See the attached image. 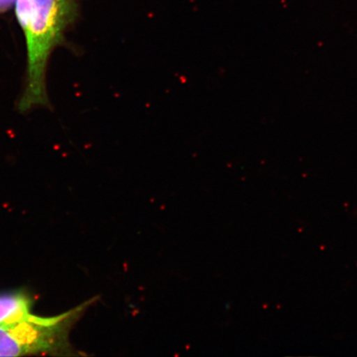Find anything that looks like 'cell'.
I'll use <instances>...</instances> for the list:
<instances>
[{
	"instance_id": "1",
	"label": "cell",
	"mask_w": 357,
	"mask_h": 357,
	"mask_svg": "<svg viewBox=\"0 0 357 357\" xmlns=\"http://www.w3.org/2000/svg\"><path fill=\"white\" fill-rule=\"evenodd\" d=\"M74 0H17L16 15L24 31L28 55L22 112L48 102L46 75L49 57L73 21Z\"/></svg>"
},
{
	"instance_id": "2",
	"label": "cell",
	"mask_w": 357,
	"mask_h": 357,
	"mask_svg": "<svg viewBox=\"0 0 357 357\" xmlns=\"http://www.w3.org/2000/svg\"><path fill=\"white\" fill-rule=\"evenodd\" d=\"M93 301L95 298L60 315L41 317L33 314L21 322L0 327V356L54 354L67 351L70 326Z\"/></svg>"
},
{
	"instance_id": "3",
	"label": "cell",
	"mask_w": 357,
	"mask_h": 357,
	"mask_svg": "<svg viewBox=\"0 0 357 357\" xmlns=\"http://www.w3.org/2000/svg\"><path fill=\"white\" fill-rule=\"evenodd\" d=\"M33 301L24 292L0 293V327L15 324L33 314Z\"/></svg>"
},
{
	"instance_id": "4",
	"label": "cell",
	"mask_w": 357,
	"mask_h": 357,
	"mask_svg": "<svg viewBox=\"0 0 357 357\" xmlns=\"http://www.w3.org/2000/svg\"><path fill=\"white\" fill-rule=\"evenodd\" d=\"M16 2L17 0H0V13L10 10Z\"/></svg>"
}]
</instances>
